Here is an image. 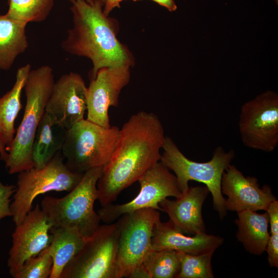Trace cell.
<instances>
[{
  "mask_svg": "<svg viewBox=\"0 0 278 278\" xmlns=\"http://www.w3.org/2000/svg\"><path fill=\"white\" fill-rule=\"evenodd\" d=\"M165 137L156 114L141 111L131 116L119 130L112 156L97 181L102 207L115 201L124 189L160 161Z\"/></svg>",
  "mask_w": 278,
  "mask_h": 278,
  "instance_id": "1",
  "label": "cell"
},
{
  "mask_svg": "<svg viewBox=\"0 0 278 278\" xmlns=\"http://www.w3.org/2000/svg\"><path fill=\"white\" fill-rule=\"evenodd\" d=\"M103 6L101 1H73V26L61 44L66 52L91 60L92 79L100 68L134 64L131 52L116 37L118 22L104 14Z\"/></svg>",
  "mask_w": 278,
  "mask_h": 278,
  "instance_id": "2",
  "label": "cell"
},
{
  "mask_svg": "<svg viewBox=\"0 0 278 278\" xmlns=\"http://www.w3.org/2000/svg\"><path fill=\"white\" fill-rule=\"evenodd\" d=\"M54 83L53 68L49 65L31 70L28 74L24 87L26 96L24 115L5 162L10 174L34 167L32 157L33 141Z\"/></svg>",
  "mask_w": 278,
  "mask_h": 278,
  "instance_id": "3",
  "label": "cell"
},
{
  "mask_svg": "<svg viewBox=\"0 0 278 278\" xmlns=\"http://www.w3.org/2000/svg\"><path fill=\"white\" fill-rule=\"evenodd\" d=\"M102 168L85 172L79 184L65 196L43 199L41 207L52 227L75 228L86 239L94 234L101 221L94 206L98 198L97 183Z\"/></svg>",
  "mask_w": 278,
  "mask_h": 278,
  "instance_id": "4",
  "label": "cell"
},
{
  "mask_svg": "<svg viewBox=\"0 0 278 278\" xmlns=\"http://www.w3.org/2000/svg\"><path fill=\"white\" fill-rule=\"evenodd\" d=\"M162 150L160 161L174 172L181 193L188 188L189 181L203 183L212 195L214 208L222 220L227 211L225 199L221 190V179L223 173L235 158L234 150L227 151L223 147L218 146L210 161L197 162L186 157L174 141L167 136Z\"/></svg>",
  "mask_w": 278,
  "mask_h": 278,
  "instance_id": "5",
  "label": "cell"
},
{
  "mask_svg": "<svg viewBox=\"0 0 278 278\" xmlns=\"http://www.w3.org/2000/svg\"><path fill=\"white\" fill-rule=\"evenodd\" d=\"M120 129L105 127L83 119L67 130L61 149L67 168L84 173L95 167H103L116 147Z\"/></svg>",
  "mask_w": 278,
  "mask_h": 278,
  "instance_id": "6",
  "label": "cell"
},
{
  "mask_svg": "<svg viewBox=\"0 0 278 278\" xmlns=\"http://www.w3.org/2000/svg\"><path fill=\"white\" fill-rule=\"evenodd\" d=\"M61 151L43 168L33 167L19 173L13 200L10 203L15 225L32 209L33 201L39 195L51 191L69 192L81 180L84 173L70 170L64 163Z\"/></svg>",
  "mask_w": 278,
  "mask_h": 278,
  "instance_id": "7",
  "label": "cell"
},
{
  "mask_svg": "<svg viewBox=\"0 0 278 278\" xmlns=\"http://www.w3.org/2000/svg\"><path fill=\"white\" fill-rule=\"evenodd\" d=\"M119 218L99 225L63 269L60 278H115Z\"/></svg>",
  "mask_w": 278,
  "mask_h": 278,
  "instance_id": "8",
  "label": "cell"
},
{
  "mask_svg": "<svg viewBox=\"0 0 278 278\" xmlns=\"http://www.w3.org/2000/svg\"><path fill=\"white\" fill-rule=\"evenodd\" d=\"M115 278L130 277L140 269L152 250L153 228L160 214L152 208L137 210L122 215Z\"/></svg>",
  "mask_w": 278,
  "mask_h": 278,
  "instance_id": "9",
  "label": "cell"
},
{
  "mask_svg": "<svg viewBox=\"0 0 278 278\" xmlns=\"http://www.w3.org/2000/svg\"><path fill=\"white\" fill-rule=\"evenodd\" d=\"M238 129L247 148L265 152L278 145V95L268 90L241 107Z\"/></svg>",
  "mask_w": 278,
  "mask_h": 278,
  "instance_id": "10",
  "label": "cell"
},
{
  "mask_svg": "<svg viewBox=\"0 0 278 278\" xmlns=\"http://www.w3.org/2000/svg\"><path fill=\"white\" fill-rule=\"evenodd\" d=\"M141 189L131 201L122 204L112 203L98 211L100 220L110 223L122 215L137 210L152 208L161 211L159 203L168 197L181 194L176 176L160 161L157 163L137 181Z\"/></svg>",
  "mask_w": 278,
  "mask_h": 278,
  "instance_id": "11",
  "label": "cell"
},
{
  "mask_svg": "<svg viewBox=\"0 0 278 278\" xmlns=\"http://www.w3.org/2000/svg\"><path fill=\"white\" fill-rule=\"evenodd\" d=\"M15 225L7 260L9 273L13 278L27 259L48 247L52 240L49 234L52 225L38 204Z\"/></svg>",
  "mask_w": 278,
  "mask_h": 278,
  "instance_id": "12",
  "label": "cell"
},
{
  "mask_svg": "<svg viewBox=\"0 0 278 278\" xmlns=\"http://www.w3.org/2000/svg\"><path fill=\"white\" fill-rule=\"evenodd\" d=\"M129 66L100 68L87 89V118L91 122L110 127L108 115L110 107H118L123 89L131 78Z\"/></svg>",
  "mask_w": 278,
  "mask_h": 278,
  "instance_id": "13",
  "label": "cell"
},
{
  "mask_svg": "<svg viewBox=\"0 0 278 278\" xmlns=\"http://www.w3.org/2000/svg\"><path fill=\"white\" fill-rule=\"evenodd\" d=\"M87 89L79 74L71 72L62 75L54 83L45 112L68 130L84 119Z\"/></svg>",
  "mask_w": 278,
  "mask_h": 278,
  "instance_id": "14",
  "label": "cell"
},
{
  "mask_svg": "<svg viewBox=\"0 0 278 278\" xmlns=\"http://www.w3.org/2000/svg\"><path fill=\"white\" fill-rule=\"evenodd\" d=\"M221 190L228 197L225 200L227 211L237 213L244 210L266 211L269 204L276 200L269 185L260 188L255 177H245L232 164L223 173Z\"/></svg>",
  "mask_w": 278,
  "mask_h": 278,
  "instance_id": "15",
  "label": "cell"
},
{
  "mask_svg": "<svg viewBox=\"0 0 278 278\" xmlns=\"http://www.w3.org/2000/svg\"><path fill=\"white\" fill-rule=\"evenodd\" d=\"M210 191L205 186L189 187L175 200L167 198L159 203L174 228L183 234L195 235L206 232L202 207Z\"/></svg>",
  "mask_w": 278,
  "mask_h": 278,
  "instance_id": "16",
  "label": "cell"
},
{
  "mask_svg": "<svg viewBox=\"0 0 278 278\" xmlns=\"http://www.w3.org/2000/svg\"><path fill=\"white\" fill-rule=\"evenodd\" d=\"M223 241L222 237L206 232L187 236L176 229L169 220L166 222L160 220L153 228L151 245L152 250L171 249L200 254L215 251Z\"/></svg>",
  "mask_w": 278,
  "mask_h": 278,
  "instance_id": "17",
  "label": "cell"
},
{
  "mask_svg": "<svg viewBox=\"0 0 278 278\" xmlns=\"http://www.w3.org/2000/svg\"><path fill=\"white\" fill-rule=\"evenodd\" d=\"M66 131L67 129L44 113L38 126L32 146V157L35 168H43L61 151Z\"/></svg>",
  "mask_w": 278,
  "mask_h": 278,
  "instance_id": "18",
  "label": "cell"
},
{
  "mask_svg": "<svg viewBox=\"0 0 278 278\" xmlns=\"http://www.w3.org/2000/svg\"><path fill=\"white\" fill-rule=\"evenodd\" d=\"M235 223L238 230L236 237L246 250L260 255L265 251L270 236L268 232L269 216L267 212L258 214L250 210L237 212Z\"/></svg>",
  "mask_w": 278,
  "mask_h": 278,
  "instance_id": "19",
  "label": "cell"
},
{
  "mask_svg": "<svg viewBox=\"0 0 278 278\" xmlns=\"http://www.w3.org/2000/svg\"><path fill=\"white\" fill-rule=\"evenodd\" d=\"M51 241L48 247L53 264L50 278H60L67 265L77 254L86 239L75 228L51 227Z\"/></svg>",
  "mask_w": 278,
  "mask_h": 278,
  "instance_id": "20",
  "label": "cell"
},
{
  "mask_svg": "<svg viewBox=\"0 0 278 278\" xmlns=\"http://www.w3.org/2000/svg\"><path fill=\"white\" fill-rule=\"evenodd\" d=\"M30 70L29 64L18 68L12 88L0 98V136L6 145L7 152L14 137L15 120L22 107V91Z\"/></svg>",
  "mask_w": 278,
  "mask_h": 278,
  "instance_id": "21",
  "label": "cell"
},
{
  "mask_svg": "<svg viewBox=\"0 0 278 278\" xmlns=\"http://www.w3.org/2000/svg\"><path fill=\"white\" fill-rule=\"evenodd\" d=\"M27 24L0 15V69L11 67L16 57L28 47Z\"/></svg>",
  "mask_w": 278,
  "mask_h": 278,
  "instance_id": "22",
  "label": "cell"
},
{
  "mask_svg": "<svg viewBox=\"0 0 278 278\" xmlns=\"http://www.w3.org/2000/svg\"><path fill=\"white\" fill-rule=\"evenodd\" d=\"M142 267L148 278H173L178 274L180 263L174 250H152Z\"/></svg>",
  "mask_w": 278,
  "mask_h": 278,
  "instance_id": "23",
  "label": "cell"
},
{
  "mask_svg": "<svg viewBox=\"0 0 278 278\" xmlns=\"http://www.w3.org/2000/svg\"><path fill=\"white\" fill-rule=\"evenodd\" d=\"M53 5L54 0H9L6 14L26 24L40 23L47 18Z\"/></svg>",
  "mask_w": 278,
  "mask_h": 278,
  "instance_id": "24",
  "label": "cell"
},
{
  "mask_svg": "<svg viewBox=\"0 0 278 278\" xmlns=\"http://www.w3.org/2000/svg\"><path fill=\"white\" fill-rule=\"evenodd\" d=\"M180 263L176 278H214L211 260L214 251L193 254L177 251Z\"/></svg>",
  "mask_w": 278,
  "mask_h": 278,
  "instance_id": "25",
  "label": "cell"
},
{
  "mask_svg": "<svg viewBox=\"0 0 278 278\" xmlns=\"http://www.w3.org/2000/svg\"><path fill=\"white\" fill-rule=\"evenodd\" d=\"M53 260L48 247L36 256L27 259L15 278H48Z\"/></svg>",
  "mask_w": 278,
  "mask_h": 278,
  "instance_id": "26",
  "label": "cell"
},
{
  "mask_svg": "<svg viewBox=\"0 0 278 278\" xmlns=\"http://www.w3.org/2000/svg\"><path fill=\"white\" fill-rule=\"evenodd\" d=\"M15 190L16 186L14 185H4L0 181V220L6 217L12 216L10 198Z\"/></svg>",
  "mask_w": 278,
  "mask_h": 278,
  "instance_id": "27",
  "label": "cell"
},
{
  "mask_svg": "<svg viewBox=\"0 0 278 278\" xmlns=\"http://www.w3.org/2000/svg\"><path fill=\"white\" fill-rule=\"evenodd\" d=\"M271 267L278 268V234H270L266 249Z\"/></svg>",
  "mask_w": 278,
  "mask_h": 278,
  "instance_id": "28",
  "label": "cell"
},
{
  "mask_svg": "<svg viewBox=\"0 0 278 278\" xmlns=\"http://www.w3.org/2000/svg\"><path fill=\"white\" fill-rule=\"evenodd\" d=\"M266 212L269 216L270 234H278V201H272L268 207Z\"/></svg>",
  "mask_w": 278,
  "mask_h": 278,
  "instance_id": "29",
  "label": "cell"
},
{
  "mask_svg": "<svg viewBox=\"0 0 278 278\" xmlns=\"http://www.w3.org/2000/svg\"><path fill=\"white\" fill-rule=\"evenodd\" d=\"M124 0H102L103 3V12L108 16L110 12L116 7H120V3Z\"/></svg>",
  "mask_w": 278,
  "mask_h": 278,
  "instance_id": "30",
  "label": "cell"
},
{
  "mask_svg": "<svg viewBox=\"0 0 278 278\" xmlns=\"http://www.w3.org/2000/svg\"><path fill=\"white\" fill-rule=\"evenodd\" d=\"M160 5L165 7L170 12L175 11L177 9V6L174 0H151Z\"/></svg>",
  "mask_w": 278,
  "mask_h": 278,
  "instance_id": "31",
  "label": "cell"
},
{
  "mask_svg": "<svg viewBox=\"0 0 278 278\" xmlns=\"http://www.w3.org/2000/svg\"><path fill=\"white\" fill-rule=\"evenodd\" d=\"M0 159L5 162L8 157V152L6 150V145L0 136Z\"/></svg>",
  "mask_w": 278,
  "mask_h": 278,
  "instance_id": "32",
  "label": "cell"
},
{
  "mask_svg": "<svg viewBox=\"0 0 278 278\" xmlns=\"http://www.w3.org/2000/svg\"><path fill=\"white\" fill-rule=\"evenodd\" d=\"M73 1H74V0H73ZM82 1H85V2H91L96 1H101L102 2V0H82Z\"/></svg>",
  "mask_w": 278,
  "mask_h": 278,
  "instance_id": "33",
  "label": "cell"
},
{
  "mask_svg": "<svg viewBox=\"0 0 278 278\" xmlns=\"http://www.w3.org/2000/svg\"><path fill=\"white\" fill-rule=\"evenodd\" d=\"M133 1H140V0H132Z\"/></svg>",
  "mask_w": 278,
  "mask_h": 278,
  "instance_id": "34",
  "label": "cell"
}]
</instances>
